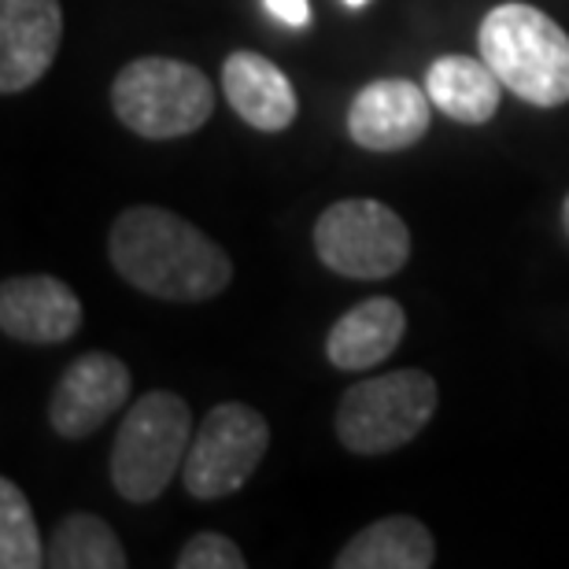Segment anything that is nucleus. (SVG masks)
I'll list each match as a JSON object with an SVG mask.
<instances>
[{"mask_svg": "<svg viewBox=\"0 0 569 569\" xmlns=\"http://www.w3.org/2000/svg\"><path fill=\"white\" fill-rule=\"evenodd\" d=\"M429 93L407 78H381L359 89L348 108V133L370 152H400L429 133Z\"/></svg>", "mask_w": 569, "mask_h": 569, "instance_id": "nucleus-9", "label": "nucleus"}, {"mask_svg": "<svg viewBox=\"0 0 569 569\" xmlns=\"http://www.w3.org/2000/svg\"><path fill=\"white\" fill-rule=\"evenodd\" d=\"M130 400L127 362L108 351L78 356L60 378L49 403V422L67 440H86Z\"/></svg>", "mask_w": 569, "mask_h": 569, "instance_id": "nucleus-8", "label": "nucleus"}, {"mask_svg": "<svg viewBox=\"0 0 569 569\" xmlns=\"http://www.w3.org/2000/svg\"><path fill=\"white\" fill-rule=\"evenodd\" d=\"M437 543L418 518H381L351 537L333 559L337 569H429Z\"/></svg>", "mask_w": 569, "mask_h": 569, "instance_id": "nucleus-15", "label": "nucleus"}, {"mask_svg": "<svg viewBox=\"0 0 569 569\" xmlns=\"http://www.w3.org/2000/svg\"><path fill=\"white\" fill-rule=\"evenodd\" d=\"M222 93L248 127L281 133L296 122L300 100L284 71L259 52H233L222 63Z\"/></svg>", "mask_w": 569, "mask_h": 569, "instance_id": "nucleus-12", "label": "nucleus"}, {"mask_svg": "<svg viewBox=\"0 0 569 569\" xmlns=\"http://www.w3.org/2000/svg\"><path fill=\"white\" fill-rule=\"evenodd\" d=\"M0 566L4 569L49 566V548L41 543L33 510L11 477H0Z\"/></svg>", "mask_w": 569, "mask_h": 569, "instance_id": "nucleus-17", "label": "nucleus"}, {"mask_svg": "<svg viewBox=\"0 0 569 569\" xmlns=\"http://www.w3.org/2000/svg\"><path fill=\"white\" fill-rule=\"evenodd\" d=\"M315 252L340 278L381 281L403 270L411 256V230L381 200H340L318 214Z\"/></svg>", "mask_w": 569, "mask_h": 569, "instance_id": "nucleus-6", "label": "nucleus"}, {"mask_svg": "<svg viewBox=\"0 0 569 569\" xmlns=\"http://www.w3.org/2000/svg\"><path fill=\"white\" fill-rule=\"evenodd\" d=\"M270 448L267 418L248 403H219L192 437L181 481L192 499H222L248 485Z\"/></svg>", "mask_w": 569, "mask_h": 569, "instance_id": "nucleus-7", "label": "nucleus"}, {"mask_svg": "<svg viewBox=\"0 0 569 569\" xmlns=\"http://www.w3.org/2000/svg\"><path fill=\"white\" fill-rule=\"evenodd\" d=\"M481 60L518 100L559 108L569 100V33L532 4H499L481 22Z\"/></svg>", "mask_w": 569, "mask_h": 569, "instance_id": "nucleus-2", "label": "nucleus"}, {"mask_svg": "<svg viewBox=\"0 0 569 569\" xmlns=\"http://www.w3.org/2000/svg\"><path fill=\"white\" fill-rule=\"evenodd\" d=\"M63 41L60 0H0V89L22 93L41 82Z\"/></svg>", "mask_w": 569, "mask_h": 569, "instance_id": "nucleus-10", "label": "nucleus"}, {"mask_svg": "<svg viewBox=\"0 0 569 569\" xmlns=\"http://www.w3.org/2000/svg\"><path fill=\"white\" fill-rule=\"evenodd\" d=\"M241 548L222 532H197L178 555V569H244Z\"/></svg>", "mask_w": 569, "mask_h": 569, "instance_id": "nucleus-18", "label": "nucleus"}, {"mask_svg": "<svg viewBox=\"0 0 569 569\" xmlns=\"http://www.w3.org/2000/svg\"><path fill=\"white\" fill-rule=\"evenodd\" d=\"M189 448V403L174 392H144L119 426L111 448V485L130 503H152L186 466Z\"/></svg>", "mask_w": 569, "mask_h": 569, "instance_id": "nucleus-4", "label": "nucleus"}, {"mask_svg": "<svg viewBox=\"0 0 569 569\" xmlns=\"http://www.w3.org/2000/svg\"><path fill=\"white\" fill-rule=\"evenodd\" d=\"M562 222H566V233H569V197H566V203H562Z\"/></svg>", "mask_w": 569, "mask_h": 569, "instance_id": "nucleus-20", "label": "nucleus"}, {"mask_svg": "<svg viewBox=\"0 0 569 569\" xmlns=\"http://www.w3.org/2000/svg\"><path fill=\"white\" fill-rule=\"evenodd\" d=\"M0 329L22 345H60L82 329V303L60 278H8L0 284Z\"/></svg>", "mask_w": 569, "mask_h": 569, "instance_id": "nucleus-11", "label": "nucleus"}, {"mask_svg": "<svg viewBox=\"0 0 569 569\" xmlns=\"http://www.w3.org/2000/svg\"><path fill=\"white\" fill-rule=\"evenodd\" d=\"M263 4L284 27H307L311 22V4L307 0H263Z\"/></svg>", "mask_w": 569, "mask_h": 569, "instance_id": "nucleus-19", "label": "nucleus"}, {"mask_svg": "<svg viewBox=\"0 0 569 569\" xmlns=\"http://www.w3.org/2000/svg\"><path fill=\"white\" fill-rule=\"evenodd\" d=\"M437 411V381L426 370H392L351 385L337 407V437L356 455H385L411 443Z\"/></svg>", "mask_w": 569, "mask_h": 569, "instance_id": "nucleus-5", "label": "nucleus"}, {"mask_svg": "<svg viewBox=\"0 0 569 569\" xmlns=\"http://www.w3.org/2000/svg\"><path fill=\"white\" fill-rule=\"evenodd\" d=\"M426 93L432 108L443 111L455 122L481 127L499 111V93L503 82L485 60L473 56H440L426 74Z\"/></svg>", "mask_w": 569, "mask_h": 569, "instance_id": "nucleus-14", "label": "nucleus"}, {"mask_svg": "<svg viewBox=\"0 0 569 569\" xmlns=\"http://www.w3.org/2000/svg\"><path fill=\"white\" fill-rule=\"evenodd\" d=\"M407 333V315L392 296H370L345 311L329 329L326 356L337 370L359 373L378 367L400 348Z\"/></svg>", "mask_w": 569, "mask_h": 569, "instance_id": "nucleus-13", "label": "nucleus"}, {"mask_svg": "<svg viewBox=\"0 0 569 569\" xmlns=\"http://www.w3.org/2000/svg\"><path fill=\"white\" fill-rule=\"evenodd\" d=\"M119 122L148 141H174L200 130L214 111V86L192 63L170 56H141L111 86Z\"/></svg>", "mask_w": 569, "mask_h": 569, "instance_id": "nucleus-3", "label": "nucleus"}, {"mask_svg": "<svg viewBox=\"0 0 569 569\" xmlns=\"http://www.w3.org/2000/svg\"><path fill=\"white\" fill-rule=\"evenodd\" d=\"M111 267L144 296L174 303L214 300L233 281V263L211 237L163 208L122 211L108 237Z\"/></svg>", "mask_w": 569, "mask_h": 569, "instance_id": "nucleus-1", "label": "nucleus"}, {"mask_svg": "<svg viewBox=\"0 0 569 569\" xmlns=\"http://www.w3.org/2000/svg\"><path fill=\"white\" fill-rule=\"evenodd\" d=\"M52 569H122L127 551L111 526L97 515H67L49 540Z\"/></svg>", "mask_w": 569, "mask_h": 569, "instance_id": "nucleus-16", "label": "nucleus"}, {"mask_svg": "<svg viewBox=\"0 0 569 569\" xmlns=\"http://www.w3.org/2000/svg\"><path fill=\"white\" fill-rule=\"evenodd\" d=\"M345 4H348V8H367L370 0H345Z\"/></svg>", "mask_w": 569, "mask_h": 569, "instance_id": "nucleus-21", "label": "nucleus"}]
</instances>
